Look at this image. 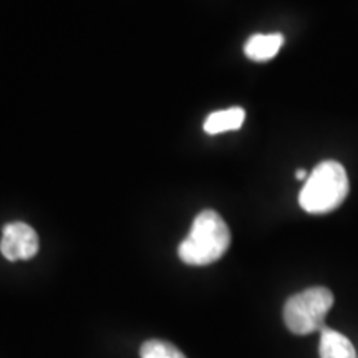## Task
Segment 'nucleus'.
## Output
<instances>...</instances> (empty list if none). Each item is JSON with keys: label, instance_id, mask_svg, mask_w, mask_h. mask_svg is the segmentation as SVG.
Returning a JSON list of instances; mask_svg holds the SVG:
<instances>
[{"label": "nucleus", "instance_id": "nucleus-1", "mask_svg": "<svg viewBox=\"0 0 358 358\" xmlns=\"http://www.w3.org/2000/svg\"><path fill=\"white\" fill-rule=\"evenodd\" d=\"M231 231L216 211L206 209L192 221L189 234L179 244V259L187 266H209L227 252Z\"/></svg>", "mask_w": 358, "mask_h": 358}, {"label": "nucleus", "instance_id": "nucleus-2", "mask_svg": "<svg viewBox=\"0 0 358 358\" xmlns=\"http://www.w3.org/2000/svg\"><path fill=\"white\" fill-rule=\"evenodd\" d=\"M350 189L345 168L337 161H324L307 178L299 203L308 214L332 213L343 203Z\"/></svg>", "mask_w": 358, "mask_h": 358}, {"label": "nucleus", "instance_id": "nucleus-3", "mask_svg": "<svg viewBox=\"0 0 358 358\" xmlns=\"http://www.w3.org/2000/svg\"><path fill=\"white\" fill-rule=\"evenodd\" d=\"M334 306V294L327 287H310L292 295L284 306V322L295 335H308L324 329L325 317Z\"/></svg>", "mask_w": 358, "mask_h": 358}, {"label": "nucleus", "instance_id": "nucleus-4", "mask_svg": "<svg viewBox=\"0 0 358 358\" xmlns=\"http://www.w3.org/2000/svg\"><path fill=\"white\" fill-rule=\"evenodd\" d=\"M0 252L7 261H29L38 252V236L29 224L10 222L3 226Z\"/></svg>", "mask_w": 358, "mask_h": 358}, {"label": "nucleus", "instance_id": "nucleus-5", "mask_svg": "<svg viewBox=\"0 0 358 358\" xmlns=\"http://www.w3.org/2000/svg\"><path fill=\"white\" fill-rule=\"evenodd\" d=\"M282 43H284V37L280 34H256L248 40L244 53L245 57L254 62H266L279 53Z\"/></svg>", "mask_w": 358, "mask_h": 358}, {"label": "nucleus", "instance_id": "nucleus-6", "mask_svg": "<svg viewBox=\"0 0 358 358\" xmlns=\"http://www.w3.org/2000/svg\"><path fill=\"white\" fill-rule=\"evenodd\" d=\"M319 352L320 358H357L350 340L332 329H322Z\"/></svg>", "mask_w": 358, "mask_h": 358}, {"label": "nucleus", "instance_id": "nucleus-7", "mask_svg": "<svg viewBox=\"0 0 358 358\" xmlns=\"http://www.w3.org/2000/svg\"><path fill=\"white\" fill-rule=\"evenodd\" d=\"M245 118V111L239 106L227 108L221 111H214L204 122V131L208 134H219L224 131H232L243 127Z\"/></svg>", "mask_w": 358, "mask_h": 358}, {"label": "nucleus", "instance_id": "nucleus-8", "mask_svg": "<svg viewBox=\"0 0 358 358\" xmlns=\"http://www.w3.org/2000/svg\"><path fill=\"white\" fill-rule=\"evenodd\" d=\"M141 358H186L179 348L164 340H148L141 345Z\"/></svg>", "mask_w": 358, "mask_h": 358}, {"label": "nucleus", "instance_id": "nucleus-9", "mask_svg": "<svg viewBox=\"0 0 358 358\" xmlns=\"http://www.w3.org/2000/svg\"><path fill=\"white\" fill-rule=\"evenodd\" d=\"M295 178H297V179H306L307 178V173L303 171V169H297V171H295Z\"/></svg>", "mask_w": 358, "mask_h": 358}]
</instances>
